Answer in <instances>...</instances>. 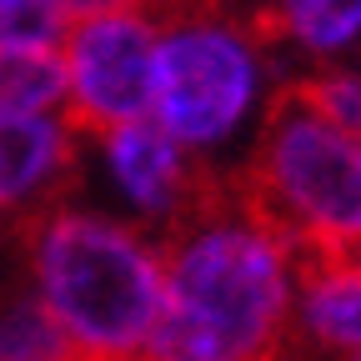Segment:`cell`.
Here are the masks:
<instances>
[{
    "mask_svg": "<svg viewBox=\"0 0 361 361\" xmlns=\"http://www.w3.org/2000/svg\"><path fill=\"white\" fill-rule=\"evenodd\" d=\"M351 361H361V356H351Z\"/></svg>",
    "mask_w": 361,
    "mask_h": 361,
    "instance_id": "cell-17",
    "label": "cell"
},
{
    "mask_svg": "<svg viewBox=\"0 0 361 361\" xmlns=\"http://www.w3.org/2000/svg\"><path fill=\"white\" fill-rule=\"evenodd\" d=\"M291 90L331 126H341L346 135L361 141V61H336V66H316V71H296Z\"/></svg>",
    "mask_w": 361,
    "mask_h": 361,
    "instance_id": "cell-12",
    "label": "cell"
},
{
    "mask_svg": "<svg viewBox=\"0 0 361 361\" xmlns=\"http://www.w3.org/2000/svg\"><path fill=\"white\" fill-rule=\"evenodd\" d=\"M161 20L151 121L216 176H236L291 71L256 16L221 0H151Z\"/></svg>",
    "mask_w": 361,
    "mask_h": 361,
    "instance_id": "cell-3",
    "label": "cell"
},
{
    "mask_svg": "<svg viewBox=\"0 0 361 361\" xmlns=\"http://www.w3.org/2000/svg\"><path fill=\"white\" fill-rule=\"evenodd\" d=\"M166 306L141 361H286L301 251L231 176L161 236Z\"/></svg>",
    "mask_w": 361,
    "mask_h": 361,
    "instance_id": "cell-1",
    "label": "cell"
},
{
    "mask_svg": "<svg viewBox=\"0 0 361 361\" xmlns=\"http://www.w3.org/2000/svg\"><path fill=\"white\" fill-rule=\"evenodd\" d=\"M0 361H80L35 296L0 301Z\"/></svg>",
    "mask_w": 361,
    "mask_h": 361,
    "instance_id": "cell-11",
    "label": "cell"
},
{
    "mask_svg": "<svg viewBox=\"0 0 361 361\" xmlns=\"http://www.w3.org/2000/svg\"><path fill=\"white\" fill-rule=\"evenodd\" d=\"M30 296L66 331L80 361H141L161 306L166 261L161 236L126 216L51 201L16 221Z\"/></svg>",
    "mask_w": 361,
    "mask_h": 361,
    "instance_id": "cell-2",
    "label": "cell"
},
{
    "mask_svg": "<svg viewBox=\"0 0 361 361\" xmlns=\"http://www.w3.org/2000/svg\"><path fill=\"white\" fill-rule=\"evenodd\" d=\"M66 16L51 0H0V45H61Z\"/></svg>",
    "mask_w": 361,
    "mask_h": 361,
    "instance_id": "cell-13",
    "label": "cell"
},
{
    "mask_svg": "<svg viewBox=\"0 0 361 361\" xmlns=\"http://www.w3.org/2000/svg\"><path fill=\"white\" fill-rule=\"evenodd\" d=\"M0 111H66L56 45H0Z\"/></svg>",
    "mask_w": 361,
    "mask_h": 361,
    "instance_id": "cell-10",
    "label": "cell"
},
{
    "mask_svg": "<svg viewBox=\"0 0 361 361\" xmlns=\"http://www.w3.org/2000/svg\"><path fill=\"white\" fill-rule=\"evenodd\" d=\"M80 141L96 151V171L106 176L116 201L130 211L126 221L146 226L151 236H166L180 216H191L211 196L216 180H226L206 161H196L176 135H166L151 116L80 135Z\"/></svg>",
    "mask_w": 361,
    "mask_h": 361,
    "instance_id": "cell-6",
    "label": "cell"
},
{
    "mask_svg": "<svg viewBox=\"0 0 361 361\" xmlns=\"http://www.w3.org/2000/svg\"><path fill=\"white\" fill-rule=\"evenodd\" d=\"M256 20L291 75L361 61V0H271Z\"/></svg>",
    "mask_w": 361,
    "mask_h": 361,
    "instance_id": "cell-9",
    "label": "cell"
},
{
    "mask_svg": "<svg viewBox=\"0 0 361 361\" xmlns=\"http://www.w3.org/2000/svg\"><path fill=\"white\" fill-rule=\"evenodd\" d=\"M361 356V256H301L286 361Z\"/></svg>",
    "mask_w": 361,
    "mask_h": 361,
    "instance_id": "cell-8",
    "label": "cell"
},
{
    "mask_svg": "<svg viewBox=\"0 0 361 361\" xmlns=\"http://www.w3.org/2000/svg\"><path fill=\"white\" fill-rule=\"evenodd\" d=\"M356 256H361V246H356Z\"/></svg>",
    "mask_w": 361,
    "mask_h": 361,
    "instance_id": "cell-16",
    "label": "cell"
},
{
    "mask_svg": "<svg viewBox=\"0 0 361 361\" xmlns=\"http://www.w3.org/2000/svg\"><path fill=\"white\" fill-rule=\"evenodd\" d=\"M221 6H231V11H241V16H261L271 0H221Z\"/></svg>",
    "mask_w": 361,
    "mask_h": 361,
    "instance_id": "cell-15",
    "label": "cell"
},
{
    "mask_svg": "<svg viewBox=\"0 0 361 361\" xmlns=\"http://www.w3.org/2000/svg\"><path fill=\"white\" fill-rule=\"evenodd\" d=\"M231 180L301 256H346L361 246V141L316 116L291 80Z\"/></svg>",
    "mask_w": 361,
    "mask_h": 361,
    "instance_id": "cell-4",
    "label": "cell"
},
{
    "mask_svg": "<svg viewBox=\"0 0 361 361\" xmlns=\"http://www.w3.org/2000/svg\"><path fill=\"white\" fill-rule=\"evenodd\" d=\"M85 141L66 111H0V221H25L66 201L80 180Z\"/></svg>",
    "mask_w": 361,
    "mask_h": 361,
    "instance_id": "cell-7",
    "label": "cell"
},
{
    "mask_svg": "<svg viewBox=\"0 0 361 361\" xmlns=\"http://www.w3.org/2000/svg\"><path fill=\"white\" fill-rule=\"evenodd\" d=\"M51 6L71 20V16H90V11H111V6H141V0H51Z\"/></svg>",
    "mask_w": 361,
    "mask_h": 361,
    "instance_id": "cell-14",
    "label": "cell"
},
{
    "mask_svg": "<svg viewBox=\"0 0 361 361\" xmlns=\"http://www.w3.org/2000/svg\"><path fill=\"white\" fill-rule=\"evenodd\" d=\"M56 51L66 75V121L80 135L151 116L161 61V20L151 0L71 16Z\"/></svg>",
    "mask_w": 361,
    "mask_h": 361,
    "instance_id": "cell-5",
    "label": "cell"
}]
</instances>
